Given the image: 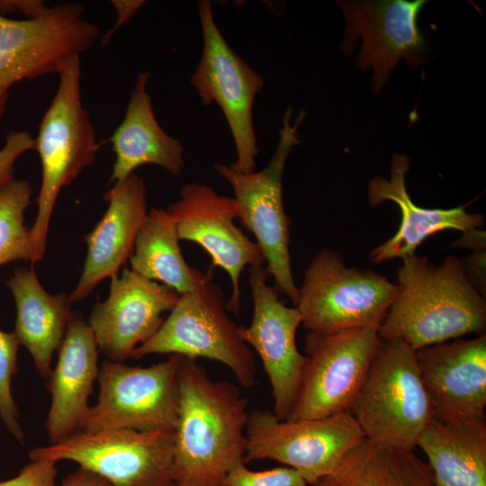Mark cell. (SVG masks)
Instances as JSON below:
<instances>
[{
    "label": "cell",
    "instance_id": "8992f818",
    "mask_svg": "<svg viewBox=\"0 0 486 486\" xmlns=\"http://www.w3.org/2000/svg\"><path fill=\"white\" fill-rule=\"evenodd\" d=\"M398 292L386 276L347 267L338 254L322 249L305 270L295 307L308 332L379 328Z\"/></svg>",
    "mask_w": 486,
    "mask_h": 486
},
{
    "label": "cell",
    "instance_id": "7402d4cb",
    "mask_svg": "<svg viewBox=\"0 0 486 486\" xmlns=\"http://www.w3.org/2000/svg\"><path fill=\"white\" fill-rule=\"evenodd\" d=\"M148 72L138 75L125 115L109 139L115 161L108 184L127 178L144 165L158 166L174 176L184 167V147L158 123L147 87Z\"/></svg>",
    "mask_w": 486,
    "mask_h": 486
},
{
    "label": "cell",
    "instance_id": "4dcf8cb0",
    "mask_svg": "<svg viewBox=\"0 0 486 486\" xmlns=\"http://www.w3.org/2000/svg\"><path fill=\"white\" fill-rule=\"evenodd\" d=\"M56 464L50 461H31L15 477L0 482V486H57Z\"/></svg>",
    "mask_w": 486,
    "mask_h": 486
},
{
    "label": "cell",
    "instance_id": "8fae6325",
    "mask_svg": "<svg viewBox=\"0 0 486 486\" xmlns=\"http://www.w3.org/2000/svg\"><path fill=\"white\" fill-rule=\"evenodd\" d=\"M198 14L203 47L191 85L203 105L214 103L224 114L236 150L230 168L253 172L258 155L253 106L265 80L229 45L215 22L210 1L199 2Z\"/></svg>",
    "mask_w": 486,
    "mask_h": 486
},
{
    "label": "cell",
    "instance_id": "4316f807",
    "mask_svg": "<svg viewBox=\"0 0 486 486\" xmlns=\"http://www.w3.org/2000/svg\"><path fill=\"white\" fill-rule=\"evenodd\" d=\"M28 180L12 179L0 185V266L16 260L32 263L30 229L24 225V212L32 201Z\"/></svg>",
    "mask_w": 486,
    "mask_h": 486
},
{
    "label": "cell",
    "instance_id": "44dd1931",
    "mask_svg": "<svg viewBox=\"0 0 486 486\" xmlns=\"http://www.w3.org/2000/svg\"><path fill=\"white\" fill-rule=\"evenodd\" d=\"M409 169V158L394 154L390 179L375 176L368 183L367 196L372 207L391 201L398 205L401 214L397 232L371 251L370 258L376 264L416 254L422 242L439 231L455 230L465 233L479 228L484 221L482 214L466 212L464 205L428 209L415 204L406 189L405 176Z\"/></svg>",
    "mask_w": 486,
    "mask_h": 486
},
{
    "label": "cell",
    "instance_id": "603a6c76",
    "mask_svg": "<svg viewBox=\"0 0 486 486\" xmlns=\"http://www.w3.org/2000/svg\"><path fill=\"white\" fill-rule=\"evenodd\" d=\"M16 306L14 334L31 354L35 369L49 379L53 353L58 350L73 314L69 294H50L33 267H18L6 281Z\"/></svg>",
    "mask_w": 486,
    "mask_h": 486
},
{
    "label": "cell",
    "instance_id": "277c9868",
    "mask_svg": "<svg viewBox=\"0 0 486 486\" xmlns=\"http://www.w3.org/2000/svg\"><path fill=\"white\" fill-rule=\"evenodd\" d=\"M349 411L365 438L414 449L434 418L416 350L401 339H380Z\"/></svg>",
    "mask_w": 486,
    "mask_h": 486
},
{
    "label": "cell",
    "instance_id": "9c48e42d",
    "mask_svg": "<svg viewBox=\"0 0 486 486\" xmlns=\"http://www.w3.org/2000/svg\"><path fill=\"white\" fill-rule=\"evenodd\" d=\"M174 431L113 428L78 431L29 452L31 461H72L108 486H176Z\"/></svg>",
    "mask_w": 486,
    "mask_h": 486
},
{
    "label": "cell",
    "instance_id": "6da1fadb",
    "mask_svg": "<svg viewBox=\"0 0 486 486\" xmlns=\"http://www.w3.org/2000/svg\"><path fill=\"white\" fill-rule=\"evenodd\" d=\"M173 478L179 486H220L244 462L248 400L239 389L213 381L195 359L180 356Z\"/></svg>",
    "mask_w": 486,
    "mask_h": 486
},
{
    "label": "cell",
    "instance_id": "7a4b0ae2",
    "mask_svg": "<svg viewBox=\"0 0 486 486\" xmlns=\"http://www.w3.org/2000/svg\"><path fill=\"white\" fill-rule=\"evenodd\" d=\"M401 260L399 292L378 328L380 339H401L417 351L485 333V297L469 283L457 256L440 266L416 254Z\"/></svg>",
    "mask_w": 486,
    "mask_h": 486
},
{
    "label": "cell",
    "instance_id": "f546056e",
    "mask_svg": "<svg viewBox=\"0 0 486 486\" xmlns=\"http://www.w3.org/2000/svg\"><path fill=\"white\" fill-rule=\"evenodd\" d=\"M35 149V138L25 130H11L0 148V185L12 180L16 160L25 152Z\"/></svg>",
    "mask_w": 486,
    "mask_h": 486
},
{
    "label": "cell",
    "instance_id": "d4e9b609",
    "mask_svg": "<svg viewBox=\"0 0 486 486\" xmlns=\"http://www.w3.org/2000/svg\"><path fill=\"white\" fill-rule=\"evenodd\" d=\"M310 486H435L413 449L364 438L332 472Z\"/></svg>",
    "mask_w": 486,
    "mask_h": 486
},
{
    "label": "cell",
    "instance_id": "836d02e7",
    "mask_svg": "<svg viewBox=\"0 0 486 486\" xmlns=\"http://www.w3.org/2000/svg\"><path fill=\"white\" fill-rule=\"evenodd\" d=\"M60 486H108V483L101 476L78 467L64 478Z\"/></svg>",
    "mask_w": 486,
    "mask_h": 486
},
{
    "label": "cell",
    "instance_id": "d6a6232c",
    "mask_svg": "<svg viewBox=\"0 0 486 486\" xmlns=\"http://www.w3.org/2000/svg\"><path fill=\"white\" fill-rule=\"evenodd\" d=\"M145 1L140 0H112V4L116 10L117 20L114 26L102 38L103 46L109 41L113 33L126 23L140 8Z\"/></svg>",
    "mask_w": 486,
    "mask_h": 486
},
{
    "label": "cell",
    "instance_id": "3957f363",
    "mask_svg": "<svg viewBox=\"0 0 486 486\" xmlns=\"http://www.w3.org/2000/svg\"><path fill=\"white\" fill-rule=\"evenodd\" d=\"M58 86L35 138L41 164V184L36 198L37 215L30 235L32 264L46 251L50 217L58 194L91 166L101 143L81 94V61L76 57L58 73Z\"/></svg>",
    "mask_w": 486,
    "mask_h": 486
},
{
    "label": "cell",
    "instance_id": "4fadbf2b",
    "mask_svg": "<svg viewBox=\"0 0 486 486\" xmlns=\"http://www.w3.org/2000/svg\"><path fill=\"white\" fill-rule=\"evenodd\" d=\"M379 343L375 328L308 332L300 386L287 419L323 418L349 410Z\"/></svg>",
    "mask_w": 486,
    "mask_h": 486
},
{
    "label": "cell",
    "instance_id": "ba28073f",
    "mask_svg": "<svg viewBox=\"0 0 486 486\" xmlns=\"http://www.w3.org/2000/svg\"><path fill=\"white\" fill-rule=\"evenodd\" d=\"M84 14L79 3L47 7L24 19L0 14V119L14 85L58 75L68 61L92 48L99 28Z\"/></svg>",
    "mask_w": 486,
    "mask_h": 486
},
{
    "label": "cell",
    "instance_id": "9a60e30c",
    "mask_svg": "<svg viewBox=\"0 0 486 486\" xmlns=\"http://www.w3.org/2000/svg\"><path fill=\"white\" fill-rule=\"evenodd\" d=\"M176 224L180 240L201 246L211 256L212 266L222 268L230 276L232 292L226 302L228 311L240 310L239 278L247 266H263V254L236 226L237 207L233 197L219 194L211 186L192 182L179 191V199L166 209Z\"/></svg>",
    "mask_w": 486,
    "mask_h": 486
},
{
    "label": "cell",
    "instance_id": "83f0119b",
    "mask_svg": "<svg viewBox=\"0 0 486 486\" xmlns=\"http://www.w3.org/2000/svg\"><path fill=\"white\" fill-rule=\"evenodd\" d=\"M18 348L15 335L0 329V418L8 432L22 444L24 434L11 386L12 378L17 371Z\"/></svg>",
    "mask_w": 486,
    "mask_h": 486
},
{
    "label": "cell",
    "instance_id": "f1b7e54d",
    "mask_svg": "<svg viewBox=\"0 0 486 486\" xmlns=\"http://www.w3.org/2000/svg\"><path fill=\"white\" fill-rule=\"evenodd\" d=\"M220 486H309L303 477L288 466L252 471L241 462L231 468Z\"/></svg>",
    "mask_w": 486,
    "mask_h": 486
},
{
    "label": "cell",
    "instance_id": "52a82bcc",
    "mask_svg": "<svg viewBox=\"0 0 486 486\" xmlns=\"http://www.w3.org/2000/svg\"><path fill=\"white\" fill-rule=\"evenodd\" d=\"M153 354L215 360L230 368L243 388L256 383L254 353L240 337L239 327L228 314L223 292L212 280L180 294L160 328L130 357Z\"/></svg>",
    "mask_w": 486,
    "mask_h": 486
},
{
    "label": "cell",
    "instance_id": "cb8c5ba5",
    "mask_svg": "<svg viewBox=\"0 0 486 486\" xmlns=\"http://www.w3.org/2000/svg\"><path fill=\"white\" fill-rule=\"evenodd\" d=\"M435 486H486L485 418H433L417 439Z\"/></svg>",
    "mask_w": 486,
    "mask_h": 486
},
{
    "label": "cell",
    "instance_id": "ffe728a7",
    "mask_svg": "<svg viewBox=\"0 0 486 486\" xmlns=\"http://www.w3.org/2000/svg\"><path fill=\"white\" fill-rule=\"evenodd\" d=\"M58 351L56 367L47 380L51 403L46 433L50 444L79 431L100 369L94 336L78 313L73 312Z\"/></svg>",
    "mask_w": 486,
    "mask_h": 486
},
{
    "label": "cell",
    "instance_id": "2e32d148",
    "mask_svg": "<svg viewBox=\"0 0 486 486\" xmlns=\"http://www.w3.org/2000/svg\"><path fill=\"white\" fill-rule=\"evenodd\" d=\"M268 275L263 266L248 267L253 318L248 327H239V335L256 352L268 376L273 413L285 420L294 405L305 362L296 346L302 317L295 306L288 307L279 299L275 288L267 284Z\"/></svg>",
    "mask_w": 486,
    "mask_h": 486
},
{
    "label": "cell",
    "instance_id": "5b68a950",
    "mask_svg": "<svg viewBox=\"0 0 486 486\" xmlns=\"http://www.w3.org/2000/svg\"><path fill=\"white\" fill-rule=\"evenodd\" d=\"M292 108L282 120L279 140L268 164L260 171L240 173L221 163H214V170L231 186L237 214L243 227L256 238L267 272L274 279L279 294L297 303L299 287L295 284L289 250V219L283 202V175L287 158L300 143L297 130L305 117L300 112L291 123Z\"/></svg>",
    "mask_w": 486,
    "mask_h": 486
},
{
    "label": "cell",
    "instance_id": "1f68e13d",
    "mask_svg": "<svg viewBox=\"0 0 486 486\" xmlns=\"http://www.w3.org/2000/svg\"><path fill=\"white\" fill-rule=\"evenodd\" d=\"M485 260L486 250H483L473 251L462 262L467 280L484 297L486 292Z\"/></svg>",
    "mask_w": 486,
    "mask_h": 486
},
{
    "label": "cell",
    "instance_id": "484cf974",
    "mask_svg": "<svg viewBox=\"0 0 486 486\" xmlns=\"http://www.w3.org/2000/svg\"><path fill=\"white\" fill-rule=\"evenodd\" d=\"M176 224L166 209L152 208L137 235L130 257L131 270L159 281L179 294L193 292L212 280L213 272L190 266L179 247Z\"/></svg>",
    "mask_w": 486,
    "mask_h": 486
},
{
    "label": "cell",
    "instance_id": "ac0fdd59",
    "mask_svg": "<svg viewBox=\"0 0 486 486\" xmlns=\"http://www.w3.org/2000/svg\"><path fill=\"white\" fill-rule=\"evenodd\" d=\"M416 355L435 418H485V333L426 346Z\"/></svg>",
    "mask_w": 486,
    "mask_h": 486
},
{
    "label": "cell",
    "instance_id": "d590c367",
    "mask_svg": "<svg viewBox=\"0 0 486 486\" xmlns=\"http://www.w3.org/2000/svg\"><path fill=\"white\" fill-rule=\"evenodd\" d=\"M177 486H179V485H177Z\"/></svg>",
    "mask_w": 486,
    "mask_h": 486
},
{
    "label": "cell",
    "instance_id": "7c38bea8",
    "mask_svg": "<svg viewBox=\"0 0 486 486\" xmlns=\"http://www.w3.org/2000/svg\"><path fill=\"white\" fill-rule=\"evenodd\" d=\"M365 438L349 410L328 418L281 420L273 411L248 413L244 462L273 460L296 470L310 486Z\"/></svg>",
    "mask_w": 486,
    "mask_h": 486
},
{
    "label": "cell",
    "instance_id": "30bf717a",
    "mask_svg": "<svg viewBox=\"0 0 486 486\" xmlns=\"http://www.w3.org/2000/svg\"><path fill=\"white\" fill-rule=\"evenodd\" d=\"M179 362L176 354L147 367L103 361L97 378L98 399L86 411L79 431H174L178 412Z\"/></svg>",
    "mask_w": 486,
    "mask_h": 486
},
{
    "label": "cell",
    "instance_id": "d6986e66",
    "mask_svg": "<svg viewBox=\"0 0 486 486\" xmlns=\"http://www.w3.org/2000/svg\"><path fill=\"white\" fill-rule=\"evenodd\" d=\"M104 199L108 204L106 212L84 237L87 253L78 283L69 294L72 302L88 297L104 279L119 275L133 253L148 212L145 181L136 173L113 184Z\"/></svg>",
    "mask_w": 486,
    "mask_h": 486
},
{
    "label": "cell",
    "instance_id": "5bb4252c",
    "mask_svg": "<svg viewBox=\"0 0 486 486\" xmlns=\"http://www.w3.org/2000/svg\"><path fill=\"white\" fill-rule=\"evenodd\" d=\"M423 0L339 1L346 20L343 52L362 40L356 64L373 70L372 90L377 94L400 59L416 66L425 60L426 40L418 27Z\"/></svg>",
    "mask_w": 486,
    "mask_h": 486
},
{
    "label": "cell",
    "instance_id": "e0dca14e",
    "mask_svg": "<svg viewBox=\"0 0 486 486\" xmlns=\"http://www.w3.org/2000/svg\"><path fill=\"white\" fill-rule=\"evenodd\" d=\"M171 287L124 268L111 278L109 296L91 310L87 323L108 360L123 362L162 326V315L176 305Z\"/></svg>",
    "mask_w": 486,
    "mask_h": 486
},
{
    "label": "cell",
    "instance_id": "e575fe53",
    "mask_svg": "<svg viewBox=\"0 0 486 486\" xmlns=\"http://www.w3.org/2000/svg\"><path fill=\"white\" fill-rule=\"evenodd\" d=\"M485 231L478 228L463 233V237L452 244L453 247L472 249V251H483L486 249Z\"/></svg>",
    "mask_w": 486,
    "mask_h": 486
}]
</instances>
